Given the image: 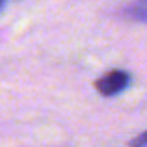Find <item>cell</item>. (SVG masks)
Returning a JSON list of instances; mask_svg holds the SVG:
<instances>
[{"mask_svg":"<svg viewBox=\"0 0 147 147\" xmlns=\"http://www.w3.org/2000/svg\"><path fill=\"white\" fill-rule=\"evenodd\" d=\"M130 84V75L123 69H114V71L106 73L104 76L95 82V90L104 97H114V95L121 93L129 88Z\"/></svg>","mask_w":147,"mask_h":147,"instance_id":"1","label":"cell"},{"mask_svg":"<svg viewBox=\"0 0 147 147\" xmlns=\"http://www.w3.org/2000/svg\"><path fill=\"white\" fill-rule=\"evenodd\" d=\"M145 145V132H140L134 142H130V147H144Z\"/></svg>","mask_w":147,"mask_h":147,"instance_id":"2","label":"cell"},{"mask_svg":"<svg viewBox=\"0 0 147 147\" xmlns=\"http://www.w3.org/2000/svg\"><path fill=\"white\" fill-rule=\"evenodd\" d=\"M2 4H4V0H0V7H2Z\"/></svg>","mask_w":147,"mask_h":147,"instance_id":"3","label":"cell"}]
</instances>
